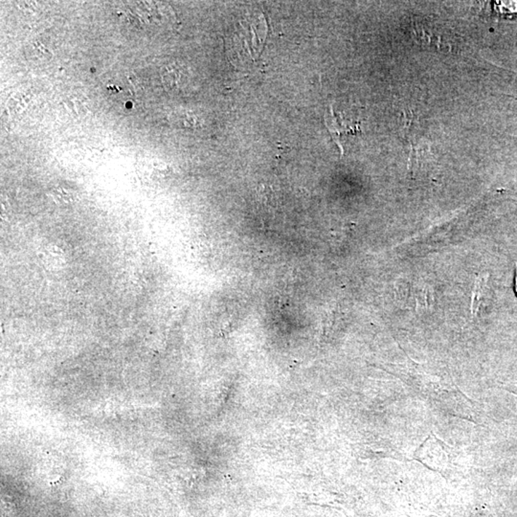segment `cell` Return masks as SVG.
<instances>
[{
  "label": "cell",
  "instance_id": "1",
  "mask_svg": "<svg viewBox=\"0 0 517 517\" xmlns=\"http://www.w3.org/2000/svg\"><path fill=\"white\" fill-rule=\"evenodd\" d=\"M162 78L166 90L171 92H179L187 84V74L178 64H170L162 69Z\"/></svg>",
  "mask_w": 517,
  "mask_h": 517
},
{
  "label": "cell",
  "instance_id": "2",
  "mask_svg": "<svg viewBox=\"0 0 517 517\" xmlns=\"http://www.w3.org/2000/svg\"><path fill=\"white\" fill-rule=\"evenodd\" d=\"M29 103V96L25 93L18 92L17 95H13L8 102V109L11 112L14 114H20L23 111H25Z\"/></svg>",
  "mask_w": 517,
  "mask_h": 517
},
{
  "label": "cell",
  "instance_id": "3",
  "mask_svg": "<svg viewBox=\"0 0 517 517\" xmlns=\"http://www.w3.org/2000/svg\"><path fill=\"white\" fill-rule=\"evenodd\" d=\"M514 289H516V293L517 296V264H516V278H514Z\"/></svg>",
  "mask_w": 517,
  "mask_h": 517
}]
</instances>
